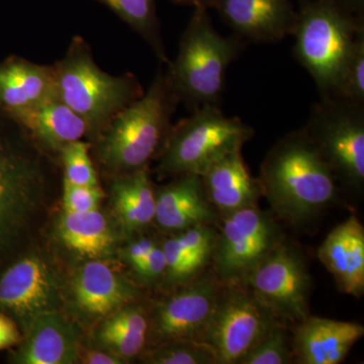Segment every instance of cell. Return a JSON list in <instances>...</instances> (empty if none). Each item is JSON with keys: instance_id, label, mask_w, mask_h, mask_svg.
<instances>
[{"instance_id": "6da1fadb", "label": "cell", "mask_w": 364, "mask_h": 364, "mask_svg": "<svg viewBox=\"0 0 364 364\" xmlns=\"http://www.w3.org/2000/svg\"><path fill=\"white\" fill-rule=\"evenodd\" d=\"M257 178L272 214L294 227L308 224L336 203L341 191L303 128L287 134L270 148Z\"/></svg>"}, {"instance_id": "7a4b0ae2", "label": "cell", "mask_w": 364, "mask_h": 364, "mask_svg": "<svg viewBox=\"0 0 364 364\" xmlns=\"http://www.w3.org/2000/svg\"><path fill=\"white\" fill-rule=\"evenodd\" d=\"M291 36L294 58L331 97L364 39V0H301Z\"/></svg>"}, {"instance_id": "3957f363", "label": "cell", "mask_w": 364, "mask_h": 364, "mask_svg": "<svg viewBox=\"0 0 364 364\" xmlns=\"http://www.w3.org/2000/svg\"><path fill=\"white\" fill-rule=\"evenodd\" d=\"M178 97L160 68L142 97L117 114L95 139V157L112 176L149 167L166 143Z\"/></svg>"}, {"instance_id": "277c9868", "label": "cell", "mask_w": 364, "mask_h": 364, "mask_svg": "<svg viewBox=\"0 0 364 364\" xmlns=\"http://www.w3.org/2000/svg\"><path fill=\"white\" fill-rule=\"evenodd\" d=\"M246 43L236 35L222 36L213 26L208 9L193 7L181 36L178 55L166 71L179 102L191 112L203 105H219L228 68L240 56Z\"/></svg>"}, {"instance_id": "5b68a950", "label": "cell", "mask_w": 364, "mask_h": 364, "mask_svg": "<svg viewBox=\"0 0 364 364\" xmlns=\"http://www.w3.org/2000/svg\"><path fill=\"white\" fill-rule=\"evenodd\" d=\"M53 69L57 97L85 119L92 142L119 112L145 92L134 74L114 76L102 71L79 36Z\"/></svg>"}, {"instance_id": "8992f818", "label": "cell", "mask_w": 364, "mask_h": 364, "mask_svg": "<svg viewBox=\"0 0 364 364\" xmlns=\"http://www.w3.org/2000/svg\"><path fill=\"white\" fill-rule=\"evenodd\" d=\"M255 131L239 117H229L219 105H207L172 126L159 155L161 178L203 176L214 163L242 151Z\"/></svg>"}, {"instance_id": "52a82bcc", "label": "cell", "mask_w": 364, "mask_h": 364, "mask_svg": "<svg viewBox=\"0 0 364 364\" xmlns=\"http://www.w3.org/2000/svg\"><path fill=\"white\" fill-rule=\"evenodd\" d=\"M46 191L47 176L38 153L0 136V262L35 223Z\"/></svg>"}, {"instance_id": "ba28073f", "label": "cell", "mask_w": 364, "mask_h": 364, "mask_svg": "<svg viewBox=\"0 0 364 364\" xmlns=\"http://www.w3.org/2000/svg\"><path fill=\"white\" fill-rule=\"evenodd\" d=\"M340 188L363 193L364 186V105L321 98L303 127Z\"/></svg>"}, {"instance_id": "9c48e42d", "label": "cell", "mask_w": 364, "mask_h": 364, "mask_svg": "<svg viewBox=\"0 0 364 364\" xmlns=\"http://www.w3.org/2000/svg\"><path fill=\"white\" fill-rule=\"evenodd\" d=\"M212 264L224 284H243L249 273L284 241L277 218L258 205L220 219Z\"/></svg>"}, {"instance_id": "30bf717a", "label": "cell", "mask_w": 364, "mask_h": 364, "mask_svg": "<svg viewBox=\"0 0 364 364\" xmlns=\"http://www.w3.org/2000/svg\"><path fill=\"white\" fill-rule=\"evenodd\" d=\"M245 284H224L200 341L219 364H239L242 358L279 322Z\"/></svg>"}, {"instance_id": "8fae6325", "label": "cell", "mask_w": 364, "mask_h": 364, "mask_svg": "<svg viewBox=\"0 0 364 364\" xmlns=\"http://www.w3.org/2000/svg\"><path fill=\"white\" fill-rule=\"evenodd\" d=\"M243 284L287 324H296L311 315L312 280L305 257L286 241L249 273Z\"/></svg>"}, {"instance_id": "7c38bea8", "label": "cell", "mask_w": 364, "mask_h": 364, "mask_svg": "<svg viewBox=\"0 0 364 364\" xmlns=\"http://www.w3.org/2000/svg\"><path fill=\"white\" fill-rule=\"evenodd\" d=\"M222 287L214 273L205 272L155 301L148 312L152 346L174 340L200 341Z\"/></svg>"}, {"instance_id": "4fadbf2b", "label": "cell", "mask_w": 364, "mask_h": 364, "mask_svg": "<svg viewBox=\"0 0 364 364\" xmlns=\"http://www.w3.org/2000/svg\"><path fill=\"white\" fill-rule=\"evenodd\" d=\"M61 299L56 272L38 254L23 256L0 279V310L16 318L23 334L40 316L59 311Z\"/></svg>"}, {"instance_id": "5bb4252c", "label": "cell", "mask_w": 364, "mask_h": 364, "mask_svg": "<svg viewBox=\"0 0 364 364\" xmlns=\"http://www.w3.org/2000/svg\"><path fill=\"white\" fill-rule=\"evenodd\" d=\"M210 9L246 42L270 44L293 35L298 11L291 0H213Z\"/></svg>"}, {"instance_id": "9a60e30c", "label": "cell", "mask_w": 364, "mask_h": 364, "mask_svg": "<svg viewBox=\"0 0 364 364\" xmlns=\"http://www.w3.org/2000/svg\"><path fill=\"white\" fill-rule=\"evenodd\" d=\"M220 219L200 176L172 177L168 183L155 188L154 223L169 236L200 225L218 226Z\"/></svg>"}, {"instance_id": "2e32d148", "label": "cell", "mask_w": 364, "mask_h": 364, "mask_svg": "<svg viewBox=\"0 0 364 364\" xmlns=\"http://www.w3.org/2000/svg\"><path fill=\"white\" fill-rule=\"evenodd\" d=\"M74 306L90 318H105L130 304L136 303L138 289L112 269L105 260L88 259L78 268L71 282Z\"/></svg>"}, {"instance_id": "e0dca14e", "label": "cell", "mask_w": 364, "mask_h": 364, "mask_svg": "<svg viewBox=\"0 0 364 364\" xmlns=\"http://www.w3.org/2000/svg\"><path fill=\"white\" fill-rule=\"evenodd\" d=\"M359 323L310 315L294 325V361L299 364H339L363 338Z\"/></svg>"}, {"instance_id": "ac0fdd59", "label": "cell", "mask_w": 364, "mask_h": 364, "mask_svg": "<svg viewBox=\"0 0 364 364\" xmlns=\"http://www.w3.org/2000/svg\"><path fill=\"white\" fill-rule=\"evenodd\" d=\"M318 257L336 282L340 291L360 298L364 294V228L351 215L328 234Z\"/></svg>"}, {"instance_id": "d6986e66", "label": "cell", "mask_w": 364, "mask_h": 364, "mask_svg": "<svg viewBox=\"0 0 364 364\" xmlns=\"http://www.w3.org/2000/svg\"><path fill=\"white\" fill-rule=\"evenodd\" d=\"M26 339L14 354L20 364H74L80 358V333L68 318L57 312L40 316L25 333Z\"/></svg>"}, {"instance_id": "ffe728a7", "label": "cell", "mask_w": 364, "mask_h": 364, "mask_svg": "<svg viewBox=\"0 0 364 364\" xmlns=\"http://www.w3.org/2000/svg\"><path fill=\"white\" fill-rule=\"evenodd\" d=\"M7 114L33 140L54 152L88 134L85 119L58 97Z\"/></svg>"}, {"instance_id": "44dd1931", "label": "cell", "mask_w": 364, "mask_h": 364, "mask_svg": "<svg viewBox=\"0 0 364 364\" xmlns=\"http://www.w3.org/2000/svg\"><path fill=\"white\" fill-rule=\"evenodd\" d=\"M208 202L222 215L258 205L262 189L251 174L241 151L214 163L200 176Z\"/></svg>"}, {"instance_id": "7402d4cb", "label": "cell", "mask_w": 364, "mask_h": 364, "mask_svg": "<svg viewBox=\"0 0 364 364\" xmlns=\"http://www.w3.org/2000/svg\"><path fill=\"white\" fill-rule=\"evenodd\" d=\"M217 238L218 228L214 225H200L170 235L162 243L166 260L164 287L176 289L207 272L212 264Z\"/></svg>"}, {"instance_id": "603a6c76", "label": "cell", "mask_w": 364, "mask_h": 364, "mask_svg": "<svg viewBox=\"0 0 364 364\" xmlns=\"http://www.w3.org/2000/svg\"><path fill=\"white\" fill-rule=\"evenodd\" d=\"M111 205L122 233L132 237L154 223L155 186L149 167L112 176Z\"/></svg>"}, {"instance_id": "cb8c5ba5", "label": "cell", "mask_w": 364, "mask_h": 364, "mask_svg": "<svg viewBox=\"0 0 364 364\" xmlns=\"http://www.w3.org/2000/svg\"><path fill=\"white\" fill-rule=\"evenodd\" d=\"M53 66L13 57L0 64V107L6 112L56 97Z\"/></svg>"}, {"instance_id": "d4e9b609", "label": "cell", "mask_w": 364, "mask_h": 364, "mask_svg": "<svg viewBox=\"0 0 364 364\" xmlns=\"http://www.w3.org/2000/svg\"><path fill=\"white\" fill-rule=\"evenodd\" d=\"M60 241L87 259H111L116 252L119 233L109 218L98 210L64 212L57 225Z\"/></svg>"}, {"instance_id": "484cf974", "label": "cell", "mask_w": 364, "mask_h": 364, "mask_svg": "<svg viewBox=\"0 0 364 364\" xmlns=\"http://www.w3.org/2000/svg\"><path fill=\"white\" fill-rule=\"evenodd\" d=\"M149 313L130 304L105 317L95 332L97 345L128 360L143 354L149 341Z\"/></svg>"}, {"instance_id": "4316f807", "label": "cell", "mask_w": 364, "mask_h": 364, "mask_svg": "<svg viewBox=\"0 0 364 364\" xmlns=\"http://www.w3.org/2000/svg\"><path fill=\"white\" fill-rule=\"evenodd\" d=\"M117 14L148 45L160 64L169 65L157 16L156 0H93Z\"/></svg>"}, {"instance_id": "83f0119b", "label": "cell", "mask_w": 364, "mask_h": 364, "mask_svg": "<svg viewBox=\"0 0 364 364\" xmlns=\"http://www.w3.org/2000/svg\"><path fill=\"white\" fill-rule=\"evenodd\" d=\"M149 364H219L213 351L198 340H174L154 345L143 352Z\"/></svg>"}, {"instance_id": "f1b7e54d", "label": "cell", "mask_w": 364, "mask_h": 364, "mask_svg": "<svg viewBox=\"0 0 364 364\" xmlns=\"http://www.w3.org/2000/svg\"><path fill=\"white\" fill-rule=\"evenodd\" d=\"M279 321L241 359L239 364H289L294 363L291 333Z\"/></svg>"}, {"instance_id": "f546056e", "label": "cell", "mask_w": 364, "mask_h": 364, "mask_svg": "<svg viewBox=\"0 0 364 364\" xmlns=\"http://www.w3.org/2000/svg\"><path fill=\"white\" fill-rule=\"evenodd\" d=\"M90 143L82 140L67 144L61 150L62 162L64 166V181L78 186H100L97 170L91 160Z\"/></svg>"}, {"instance_id": "4dcf8cb0", "label": "cell", "mask_w": 364, "mask_h": 364, "mask_svg": "<svg viewBox=\"0 0 364 364\" xmlns=\"http://www.w3.org/2000/svg\"><path fill=\"white\" fill-rule=\"evenodd\" d=\"M331 97L353 105H364V39L356 48L343 79Z\"/></svg>"}, {"instance_id": "1f68e13d", "label": "cell", "mask_w": 364, "mask_h": 364, "mask_svg": "<svg viewBox=\"0 0 364 364\" xmlns=\"http://www.w3.org/2000/svg\"><path fill=\"white\" fill-rule=\"evenodd\" d=\"M104 196L100 186H78L63 181L64 212L85 213L98 210Z\"/></svg>"}, {"instance_id": "d6a6232c", "label": "cell", "mask_w": 364, "mask_h": 364, "mask_svg": "<svg viewBox=\"0 0 364 364\" xmlns=\"http://www.w3.org/2000/svg\"><path fill=\"white\" fill-rule=\"evenodd\" d=\"M165 269H166V260H165L164 250H163L162 243L158 242L150 253L132 270L140 284L152 286L163 282Z\"/></svg>"}, {"instance_id": "836d02e7", "label": "cell", "mask_w": 364, "mask_h": 364, "mask_svg": "<svg viewBox=\"0 0 364 364\" xmlns=\"http://www.w3.org/2000/svg\"><path fill=\"white\" fill-rule=\"evenodd\" d=\"M157 243L158 241L153 239L152 237L139 233L138 237L133 239L122 252L124 262L130 265L133 269L150 253Z\"/></svg>"}, {"instance_id": "e575fe53", "label": "cell", "mask_w": 364, "mask_h": 364, "mask_svg": "<svg viewBox=\"0 0 364 364\" xmlns=\"http://www.w3.org/2000/svg\"><path fill=\"white\" fill-rule=\"evenodd\" d=\"M79 363L85 364H127L130 363L126 359L114 353L109 349L97 345L95 348L80 349Z\"/></svg>"}, {"instance_id": "d590c367", "label": "cell", "mask_w": 364, "mask_h": 364, "mask_svg": "<svg viewBox=\"0 0 364 364\" xmlns=\"http://www.w3.org/2000/svg\"><path fill=\"white\" fill-rule=\"evenodd\" d=\"M20 340L21 333L16 323L4 314H0V350L13 346Z\"/></svg>"}, {"instance_id": "8d00e7d4", "label": "cell", "mask_w": 364, "mask_h": 364, "mask_svg": "<svg viewBox=\"0 0 364 364\" xmlns=\"http://www.w3.org/2000/svg\"><path fill=\"white\" fill-rule=\"evenodd\" d=\"M170 1L181 6H202L210 9L213 0H170Z\"/></svg>"}]
</instances>
